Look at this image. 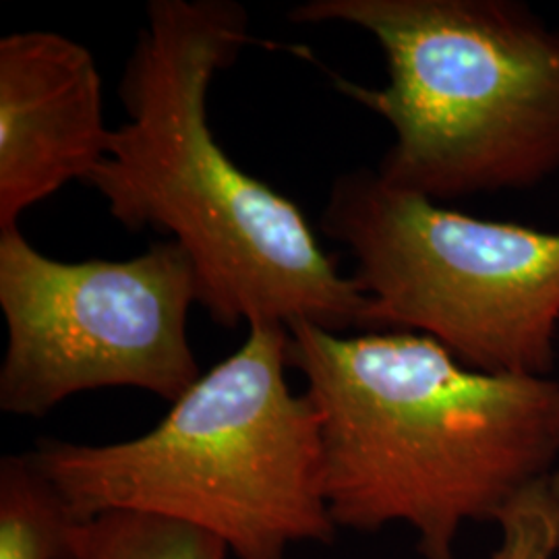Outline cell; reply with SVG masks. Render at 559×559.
<instances>
[{
    "mask_svg": "<svg viewBox=\"0 0 559 559\" xmlns=\"http://www.w3.org/2000/svg\"><path fill=\"white\" fill-rule=\"evenodd\" d=\"M221 540L170 520L108 512L80 520L67 559H228Z\"/></svg>",
    "mask_w": 559,
    "mask_h": 559,
    "instance_id": "cell-9",
    "label": "cell"
},
{
    "mask_svg": "<svg viewBox=\"0 0 559 559\" xmlns=\"http://www.w3.org/2000/svg\"><path fill=\"white\" fill-rule=\"evenodd\" d=\"M100 71L80 41L55 32L0 40V233L106 158Z\"/></svg>",
    "mask_w": 559,
    "mask_h": 559,
    "instance_id": "cell-7",
    "label": "cell"
},
{
    "mask_svg": "<svg viewBox=\"0 0 559 559\" xmlns=\"http://www.w3.org/2000/svg\"><path fill=\"white\" fill-rule=\"evenodd\" d=\"M501 543L489 559H556L559 554V466L520 493L498 522Z\"/></svg>",
    "mask_w": 559,
    "mask_h": 559,
    "instance_id": "cell-10",
    "label": "cell"
},
{
    "mask_svg": "<svg viewBox=\"0 0 559 559\" xmlns=\"http://www.w3.org/2000/svg\"><path fill=\"white\" fill-rule=\"evenodd\" d=\"M80 519L32 452L0 460V559H67Z\"/></svg>",
    "mask_w": 559,
    "mask_h": 559,
    "instance_id": "cell-8",
    "label": "cell"
},
{
    "mask_svg": "<svg viewBox=\"0 0 559 559\" xmlns=\"http://www.w3.org/2000/svg\"><path fill=\"white\" fill-rule=\"evenodd\" d=\"M286 330L338 528L406 524L420 558L454 559L464 524L498 522L558 468V380L483 373L415 332Z\"/></svg>",
    "mask_w": 559,
    "mask_h": 559,
    "instance_id": "cell-2",
    "label": "cell"
},
{
    "mask_svg": "<svg viewBox=\"0 0 559 559\" xmlns=\"http://www.w3.org/2000/svg\"><path fill=\"white\" fill-rule=\"evenodd\" d=\"M288 330L253 323L166 417L133 440H38L32 454L80 520L131 512L221 540L235 559L332 543L320 417L286 380Z\"/></svg>",
    "mask_w": 559,
    "mask_h": 559,
    "instance_id": "cell-3",
    "label": "cell"
},
{
    "mask_svg": "<svg viewBox=\"0 0 559 559\" xmlns=\"http://www.w3.org/2000/svg\"><path fill=\"white\" fill-rule=\"evenodd\" d=\"M195 302L198 272L175 240L131 260L67 263L40 253L20 228L0 233V411L44 417L102 388L173 404L201 378L187 334Z\"/></svg>",
    "mask_w": 559,
    "mask_h": 559,
    "instance_id": "cell-6",
    "label": "cell"
},
{
    "mask_svg": "<svg viewBox=\"0 0 559 559\" xmlns=\"http://www.w3.org/2000/svg\"><path fill=\"white\" fill-rule=\"evenodd\" d=\"M558 440H559V396H558Z\"/></svg>",
    "mask_w": 559,
    "mask_h": 559,
    "instance_id": "cell-11",
    "label": "cell"
},
{
    "mask_svg": "<svg viewBox=\"0 0 559 559\" xmlns=\"http://www.w3.org/2000/svg\"><path fill=\"white\" fill-rule=\"evenodd\" d=\"M321 230L355 260L369 332L429 336L483 373L556 371L559 233L448 210L365 168L336 179Z\"/></svg>",
    "mask_w": 559,
    "mask_h": 559,
    "instance_id": "cell-5",
    "label": "cell"
},
{
    "mask_svg": "<svg viewBox=\"0 0 559 559\" xmlns=\"http://www.w3.org/2000/svg\"><path fill=\"white\" fill-rule=\"evenodd\" d=\"M299 25L346 23L380 44L388 83L340 92L394 143L380 179L425 200L526 191L559 175V27L519 0H307Z\"/></svg>",
    "mask_w": 559,
    "mask_h": 559,
    "instance_id": "cell-4",
    "label": "cell"
},
{
    "mask_svg": "<svg viewBox=\"0 0 559 559\" xmlns=\"http://www.w3.org/2000/svg\"><path fill=\"white\" fill-rule=\"evenodd\" d=\"M249 41L239 2L152 0L120 81L129 119L87 185L124 228L179 242L218 325L369 332L371 300L357 280L323 251L299 205L237 166L210 127L212 81Z\"/></svg>",
    "mask_w": 559,
    "mask_h": 559,
    "instance_id": "cell-1",
    "label": "cell"
}]
</instances>
